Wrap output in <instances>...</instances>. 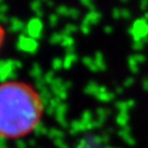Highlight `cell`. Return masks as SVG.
<instances>
[{
	"label": "cell",
	"instance_id": "cell-1",
	"mask_svg": "<svg viewBox=\"0 0 148 148\" xmlns=\"http://www.w3.org/2000/svg\"><path fill=\"white\" fill-rule=\"evenodd\" d=\"M44 116V101L35 87L14 79L0 82V138L20 139L34 132Z\"/></svg>",
	"mask_w": 148,
	"mask_h": 148
},
{
	"label": "cell",
	"instance_id": "cell-2",
	"mask_svg": "<svg viewBox=\"0 0 148 148\" xmlns=\"http://www.w3.org/2000/svg\"><path fill=\"white\" fill-rule=\"evenodd\" d=\"M18 47L25 53H33L36 49L37 43L35 38L29 35H21L18 40Z\"/></svg>",
	"mask_w": 148,
	"mask_h": 148
},
{
	"label": "cell",
	"instance_id": "cell-3",
	"mask_svg": "<svg viewBox=\"0 0 148 148\" xmlns=\"http://www.w3.org/2000/svg\"><path fill=\"white\" fill-rule=\"evenodd\" d=\"M25 29H27V35L30 37H33V38L38 37L43 30L42 22L40 21L38 19H33V20H31V21L27 23Z\"/></svg>",
	"mask_w": 148,
	"mask_h": 148
},
{
	"label": "cell",
	"instance_id": "cell-4",
	"mask_svg": "<svg viewBox=\"0 0 148 148\" xmlns=\"http://www.w3.org/2000/svg\"><path fill=\"white\" fill-rule=\"evenodd\" d=\"M5 35V30H3V27H2V25L0 24V48H1V46H2V44H3Z\"/></svg>",
	"mask_w": 148,
	"mask_h": 148
}]
</instances>
